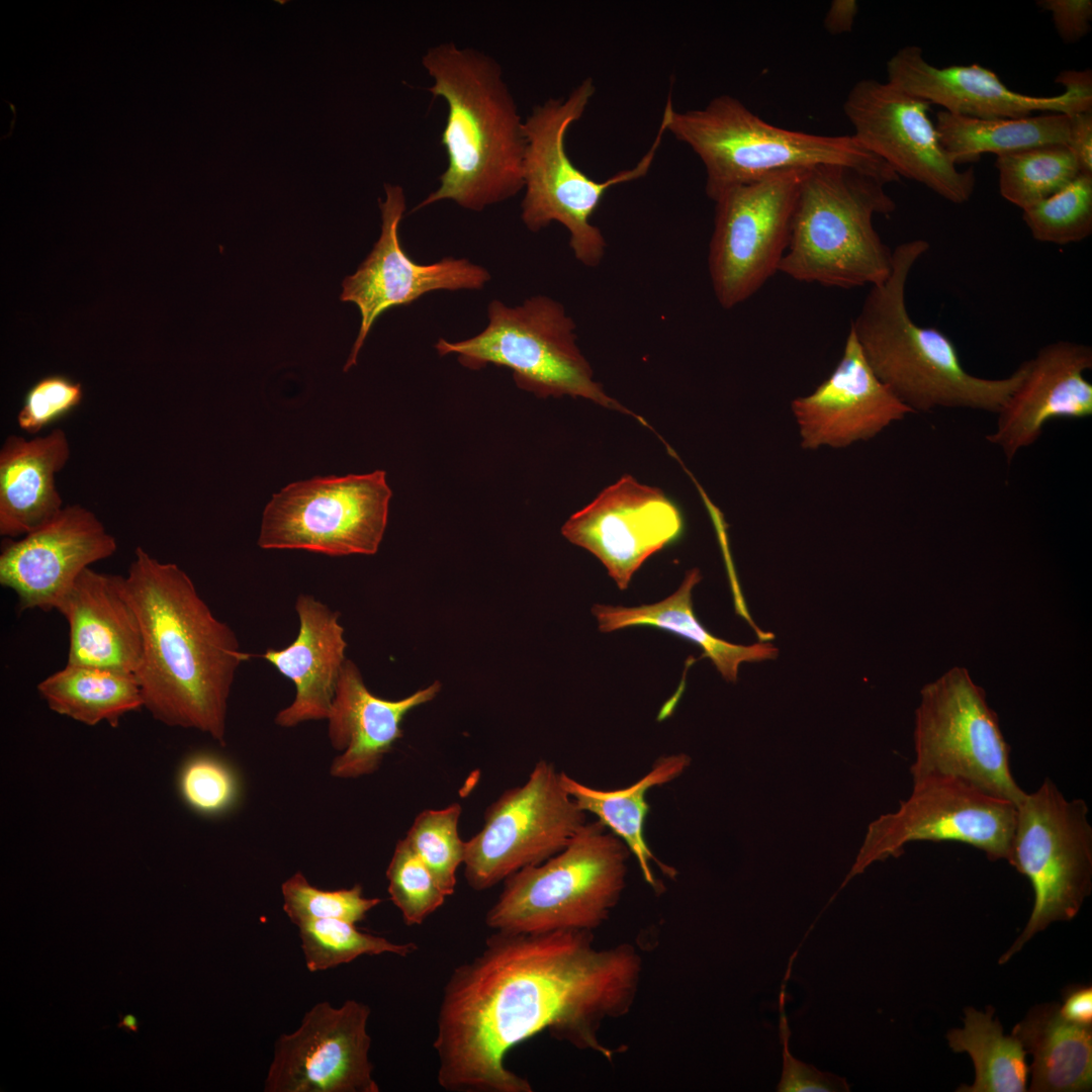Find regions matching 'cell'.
<instances>
[{
	"label": "cell",
	"instance_id": "74e56055",
	"mask_svg": "<svg viewBox=\"0 0 1092 1092\" xmlns=\"http://www.w3.org/2000/svg\"><path fill=\"white\" fill-rule=\"evenodd\" d=\"M283 910L296 926L320 919H340L353 924L365 919L381 899L367 898L361 885L325 891L312 886L296 872L281 885Z\"/></svg>",
	"mask_w": 1092,
	"mask_h": 1092
},
{
	"label": "cell",
	"instance_id": "4dcf8cb0",
	"mask_svg": "<svg viewBox=\"0 0 1092 1092\" xmlns=\"http://www.w3.org/2000/svg\"><path fill=\"white\" fill-rule=\"evenodd\" d=\"M934 124L942 148L958 166L978 162L988 153L999 157L1038 147H1068L1070 120L1057 112L982 119L940 110Z\"/></svg>",
	"mask_w": 1092,
	"mask_h": 1092
},
{
	"label": "cell",
	"instance_id": "7dc6e473",
	"mask_svg": "<svg viewBox=\"0 0 1092 1092\" xmlns=\"http://www.w3.org/2000/svg\"><path fill=\"white\" fill-rule=\"evenodd\" d=\"M116 1026L128 1030L130 1032H139L140 1022L133 1014H119V1021Z\"/></svg>",
	"mask_w": 1092,
	"mask_h": 1092
},
{
	"label": "cell",
	"instance_id": "1f68e13d",
	"mask_svg": "<svg viewBox=\"0 0 1092 1092\" xmlns=\"http://www.w3.org/2000/svg\"><path fill=\"white\" fill-rule=\"evenodd\" d=\"M37 691L49 708L80 723L116 727L126 713L144 707L133 673L68 664L42 679Z\"/></svg>",
	"mask_w": 1092,
	"mask_h": 1092
},
{
	"label": "cell",
	"instance_id": "b9f144b4",
	"mask_svg": "<svg viewBox=\"0 0 1092 1092\" xmlns=\"http://www.w3.org/2000/svg\"><path fill=\"white\" fill-rule=\"evenodd\" d=\"M785 993L780 997V1037L783 1043V1073L778 1085L779 1092H847L849 1085L844 1078L821 1072L812 1065L795 1059L789 1051L790 1028L784 1011Z\"/></svg>",
	"mask_w": 1092,
	"mask_h": 1092
},
{
	"label": "cell",
	"instance_id": "e0dca14e",
	"mask_svg": "<svg viewBox=\"0 0 1092 1092\" xmlns=\"http://www.w3.org/2000/svg\"><path fill=\"white\" fill-rule=\"evenodd\" d=\"M370 1007L349 999L313 1005L275 1042L265 1092H378L369 1059Z\"/></svg>",
	"mask_w": 1092,
	"mask_h": 1092
},
{
	"label": "cell",
	"instance_id": "9c48e42d",
	"mask_svg": "<svg viewBox=\"0 0 1092 1092\" xmlns=\"http://www.w3.org/2000/svg\"><path fill=\"white\" fill-rule=\"evenodd\" d=\"M487 315L486 328L472 338L439 339L438 354H455L471 370L488 364L507 367L518 387L540 397H581L635 416L595 380L577 345L575 324L561 303L545 295L531 296L517 306L492 300Z\"/></svg>",
	"mask_w": 1092,
	"mask_h": 1092
},
{
	"label": "cell",
	"instance_id": "f6af8a7d",
	"mask_svg": "<svg viewBox=\"0 0 1092 1092\" xmlns=\"http://www.w3.org/2000/svg\"><path fill=\"white\" fill-rule=\"evenodd\" d=\"M1059 1012L1066 1020L1078 1025L1092 1024V988L1076 987L1066 992Z\"/></svg>",
	"mask_w": 1092,
	"mask_h": 1092
},
{
	"label": "cell",
	"instance_id": "44dd1931",
	"mask_svg": "<svg viewBox=\"0 0 1092 1092\" xmlns=\"http://www.w3.org/2000/svg\"><path fill=\"white\" fill-rule=\"evenodd\" d=\"M116 549L115 538L93 512L66 506L38 529L5 544L0 583L16 594L21 611L59 612L81 572Z\"/></svg>",
	"mask_w": 1092,
	"mask_h": 1092
},
{
	"label": "cell",
	"instance_id": "836d02e7",
	"mask_svg": "<svg viewBox=\"0 0 1092 1092\" xmlns=\"http://www.w3.org/2000/svg\"><path fill=\"white\" fill-rule=\"evenodd\" d=\"M1001 196L1022 210L1052 196L1079 174L1067 146H1045L996 158Z\"/></svg>",
	"mask_w": 1092,
	"mask_h": 1092
},
{
	"label": "cell",
	"instance_id": "f35d334b",
	"mask_svg": "<svg viewBox=\"0 0 1092 1092\" xmlns=\"http://www.w3.org/2000/svg\"><path fill=\"white\" fill-rule=\"evenodd\" d=\"M386 878L390 899L408 926L422 924L447 897L405 838L395 845Z\"/></svg>",
	"mask_w": 1092,
	"mask_h": 1092
},
{
	"label": "cell",
	"instance_id": "5b68a950",
	"mask_svg": "<svg viewBox=\"0 0 1092 1092\" xmlns=\"http://www.w3.org/2000/svg\"><path fill=\"white\" fill-rule=\"evenodd\" d=\"M885 186L841 165L809 168L779 272L797 281L845 289L887 280L893 251L873 223L876 214L896 209Z\"/></svg>",
	"mask_w": 1092,
	"mask_h": 1092
},
{
	"label": "cell",
	"instance_id": "4316f807",
	"mask_svg": "<svg viewBox=\"0 0 1092 1092\" xmlns=\"http://www.w3.org/2000/svg\"><path fill=\"white\" fill-rule=\"evenodd\" d=\"M71 448L62 429L26 439L9 435L0 450V534L24 536L64 508L56 474L68 463Z\"/></svg>",
	"mask_w": 1092,
	"mask_h": 1092
},
{
	"label": "cell",
	"instance_id": "8fae6325",
	"mask_svg": "<svg viewBox=\"0 0 1092 1092\" xmlns=\"http://www.w3.org/2000/svg\"><path fill=\"white\" fill-rule=\"evenodd\" d=\"M913 782L948 777L1018 804L1025 792L1010 768V748L984 691L964 667L921 690L915 714Z\"/></svg>",
	"mask_w": 1092,
	"mask_h": 1092
},
{
	"label": "cell",
	"instance_id": "d6986e66",
	"mask_svg": "<svg viewBox=\"0 0 1092 1092\" xmlns=\"http://www.w3.org/2000/svg\"><path fill=\"white\" fill-rule=\"evenodd\" d=\"M385 200H379L381 234L372 251L357 271L347 276L340 296L355 303L361 324L350 356L344 366L348 371L357 362L371 328L386 310L408 305L436 290H478L490 280L488 271L467 259L445 257L432 264L415 262L402 249L398 226L405 210L403 189L385 184Z\"/></svg>",
	"mask_w": 1092,
	"mask_h": 1092
},
{
	"label": "cell",
	"instance_id": "e575fe53",
	"mask_svg": "<svg viewBox=\"0 0 1092 1092\" xmlns=\"http://www.w3.org/2000/svg\"><path fill=\"white\" fill-rule=\"evenodd\" d=\"M307 970L311 973L348 964L361 956L391 953L407 957L418 950L414 942L397 943L358 930L340 919H320L297 926Z\"/></svg>",
	"mask_w": 1092,
	"mask_h": 1092
},
{
	"label": "cell",
	"instance_id": "ba28073f",
	"mask_svg": "<svg viewBox=\"0 0 1092 1092\" xmlns=\"http://www.w3.org/2000/svg\"><path fill=\"white\" fill-rule=\"evenodd\" d=\"M595 90L593 79L585 78L566 98H549L524 120L523 223L533 233L553 221L561 223L569 232L574 257L587 267L598 266L605 255V238L592 222L603 197L610 188L648 173L666 132L661 121L648 152L633 168L604 181L594 180L571 161L565 138L571 124L582 117Z\"/></svg>",
	"mask_w": 1092,
	"mask_h": 1092
},
{
	"label": "cell",
	"instance_id": "8d00e7d4",
	"mask_svg": "<svg viewBox=\"0 0 1092 1092\" xmlns=\"http://www.w3.org/2000/svg\"><path fill=\"white\" fill-rule=\"evenodd\" d=\"M461 812L458 803L438 810H424L415 818L404 837L447 897L455 891L456 872L464 860L465 841L458 833Z\"/></svg>",
	"mask_w": 1092,
	"mask_h": 1092
},
{
	"label": "cell",
	"instance_id": "9a60e30c",
	"mask_svg": "<svg viewBox=\"0 0 1092 1092\" xmlns=\"http://www.w3.org/2000/svg\"><path fill=\"white\" fill-rule=\"evenodd\" d=\"M1017 808L960 780L926 777L913 782L899 809L868 827L855 861L843 882L875 861L898 857L912 841H956L983 851L990 860H1007Z\"/></svg>",
	"mask_w": 1092,
	"mask_h": 1092
},
{
	"label": "cell",
	"instance_id": "d6a6232c",
	"mask_svg": "<svg viewBox=\"0 0 1092 1092\" xmlns=\"http://www.w3.org/2000/svg\"><path fill=\"white\" fill-rule=\"evenodd\" d=\"M993 1012L991 1007L985 1013L968 1007L964 1027L947 1033L950 1049L956 1053H968L975 1066L973 1085L962 1086L958 1091H1026V1052L1013 1034L1004 1035L999 1020H993Z\"/></svg>",
	"mask_w": 1092,
	"mask_h": 1092
},
{
	"label": "cell",
	"instance_id": "7a4b0ae2",
	"mask_svg": "<svg viewBox=\"0 0 1092 1092\" xmlns=\"http://www.w3.org/2000/svg\"><path fill=\"white\" fill-rule=\"evenodd\" d=\"M123 584L143 634L134 676L144 707L168 726L201 731L224 745L235 675L252 655L177 564L138 547Z\"/></svg>",
	"mask_w": 1092,
	"mask_h": 1092
},
{
	"label": "cell",
	"instance_id": "8992f818",
	"mask_svg": "<svg viewBox=\"0 0 1092 1092\" xmlns=\"http://www.w3.org/2000/svg\"><path fill=\"white\" fill-rule=\"evenodd\" d=\"M661 120L666 131L688 145L706 171L705 191L715 201L725 191L770 174L820 165H841L884 184L900 177L852 134L826 135L783 128L730 95L705 107L676 111L668 98Z\"/></svg>",
	"mask_w": 1092,
	"mask_h": 1092
},
{
	"label": "cell",
	"instance_id": "7402d4cb",
	"mask_svg": "<svg viewBox=\"0 0 1092 1092\" xmlns=\"http://www.w3.org/2000/svg\"><path fill=\"white\" fill-rule=\"evenodd\" d=\"M791 407L801 446L808 450L869 440L913 414L875 374L850 328L831 374Z\"/></svg>",
	"mask_w": 1092,
	"mask_h": 1092
},
{
	"label": "cell",
	"instance_id": "7bdbcfd3",
	"mask_svg": "<svg viewBox=\"0 0 1092 1092\" xmlns=\"http://www.w3.org/2000/svg\"><path fill=\"white\" fill-rule=\"evenodd\" d=\"M1036 5L1051 13L1058 35L1067 44L1079 41L1091 29V0H1038Z\"/></svg>",
	"mask_w": 1092,
	"mask_h": 1092
},
{
	"label": "cell",
	"instance_id": "cb8c5ba5",
	"mask_svg": "<svg viewBox=\"0 0 1092 1092\" xmlns=\"http://www.w3.org/2000/svg\"><path fill=\"white\" fill-rule=\"evenodd\" d=\"M440 690L436 680L403 699L385 700L367 689L357 665L347 659L327 718L330 742L340 752L330 766L331 776L357 779L376 771L402 736L406 714L432 701Z\"/></svg>",
	"mask_w": 1092,
	"mask_h": 1092
},
{
	"label": "cell",
	"instance_id": "f1b7e54d",
	"mask_svg": "<svg viewBox=\"0 0 1092 1092\" xmlns=\"http://www.w3.org/2000/svg\"><path fill=\"white\" fill-rule=\"evenodd\" d=\"M690 764L691 758L686 753L660 756L640 780L617 790L595 789L565 772H561V781L565 790L585 813L596 816L597 820L627 845L646 883L656 888L652 863H656L669 877H673L675 871L657 859L644 838V823L649 812L646 796L652 788L677 779Z\"/></svg>",
	"mask_w": 1092,
	"mask_h": 1092
},
{
	"label": "cell",
	"instance_id": "30bf717a",
	"mask_svg": "<svg viewBox=\"0 0 1092 1092\" xmlns=\"http://www.w3.org/2000/svg\"><path fill=\"white\" fill-rule=\"evenodd\" d=\"M1017 814L1007 861L1033 889L1029 920L1000 958L1006 963L1038 931L1054 921L1071 920L1092 887V826L1082 799L1068 800L1046 778L1016 805Z\"/></svg>",
	"mask_w": 1092,
	"mask_h": 1092
},
{
	"label": "cell",
	"instance_id": "603a6c76",
	"mask_svg": "<svg viewBox=\"0 0 1092 1092\" xmlns=\"http://www.w3.org/2000/svg\"><path fill=\"white\" fill-rule=\"evenodd\" d=\"M1024 362L1021 382L998 412L995 430L986 435L1007 463L1039 439L1048 422L1092 415V384L1085 377L1092 369L1091 346L1061 340Z\"/></svg>",
	"mask_w": 1092,
	"mask_h": 1092
},
{
	"label": "cell",
	"instance_id": "ffe728a7",
	"mask_svg": "<svg viewBox=\"0 0 1092 1092\" xmlns=\"http://www.w3.org/2000/svg\"><path fill=\"white\" fill-rule=\"evenodd\" d=\"M680 511L662 490L624 475L563 525L562 535L593 553L626 589L643 562L679 538Z\"/></svg>",
	"mask_w": 1092,
	"mask_h": 1092
},
{
	"label": "cell",
	"instance_id": "484cf974",
	"mask_svg": "<svg viewBox=\"0 0 1092 1092\" xmlns=\"http://www.w3.org/2000/svg\"><path fill=\"white\" fill-rule=\"evenodd\" d=\"M295 611L299 619L295 640L285 648H269L258 655L294 684L293 702L275 717V723L285 728L327 720L347 660V642L338 612L305 594L297 597Z\"/></svg>",
	"mask_w": 1092,
	"mask_h": 1092
},
{
	"label": "cell",
	"instance_id": "3957f363",
	"mask_svg": "<svg viewBox=\"0 0 1092 1092\" xmlns=\"http://www.w3.org/2000/svg\"><path fill=\"white\" fill-rule=\"evenodd\" d=\"M422 64L428 88L448 105L441 144L448 164L439 187L415 210L442 200L481 211L523 190L524 120L499 64L454 42L431 47Z\"/></svg>",
	"mask_w": 1092,
	"mask_h": 1092
},
{
	"label": "cell",
	"instance_id": "2e32d148",
	"mask_svg": "<svg viewBox=\"0 0 1092 1092\" xmlns=\"http://www.w3.org/2000/svg\"><path fill=\"white\" fill-rule=\"evenodd\" d=\"M930 106L888 82L861 79L848 92L843 112L857 142L899 177L949 202L965 203L975 191V172L961 171L950 161L929 118Z\"/></svg>",
	"mask_w": 1092,
	"mask_h": 1092
},
{
	"label": "cell",
	"instance_id": "83f0119b",
	"mask_svg": "<svg viewBox=\"0 0 1092 1092\" xmlns=\"http://www.w3.org/2000/svg\"><path fill=\"white\" fill-rule=\"evenodd\" d=\"M698 568L687 572L679 587L666 599L639 607L595 605L593 615L601 632L626 627L651 626L673 633L697 644L728 681L737 679L742 662L776 658L778 649L769 643L739 645L715 637L697 619L692 604L693 588L700 582Z\"/></svg>",
	"mask_w": 1092,
	"mask_h": 1092
},
{
	"label": "cell",
	"instance_id": "d590c367",
	"mask_svg": "<svg viewBox=\"0 0 1092 1092\" xmlns=\"http://www.w3.org/2000/svg\"><path fill=\"white\" fill-rule=\"evenodd\" d=\"M1032 238L1068 245L1092 234V174L1080 173L1062 190L1022 210Z\"/></svg>",
	"mask_w": 1092,
	"mask_h": 1092
},
{
	"label": "cell",
	"instance_id": "5bb4252c",
	"mask_svg": "<svg viewBox=\"0 0 1092 1092\" xmlns=\"http://www.w3.org/2000/svg\"><path fill=\"white\" fill-rule=\"evenodd\" d=\"M808 169L770 174L733 187L714 201L708 266L715 297L722 307L739 305L779 272Z\"/></svg>",
	"mask_w": 1092,
	"mask_h": 1092
},
{
	"label": "cell",
	"instance_id": "bcb514c9",
	"mask_svg": "<svg viewBox=\"0 0 1092 1092\" xmlns=\"http://www.w3.org/2000/svg\"><path fill=\"white\" fill-rule=\"evenodd\" d=\"M858 4L854 0H833L824 17V27L831 34L851 31Z\"/></svg>",
	"mask_w": 1092,
	"mask_h": 1092
},
{
	"label": "cell",
	"instance_id": "277c9868",
	"mask_svg": "<svg viewBox=\"0 0 1092 1092\" xmlns=\"http://www.w3.org/2000/svg\"><path fill=\"white\" fill-rule=\"evenodd\" d=\"M928 250L923 239L893 250L890 276L871 287L850 329L875 374L913 413L945 407L998 414L1021 382L1025 363L1003 378L973 375L944 333L911 318L906 285Z\"/></svg>",
	"mask_w": 1092,
	"mask_h": 1092
},
{
	"label": "cell",
	"instance_id": "f546056e",
	"mask_svg": "<svg viewBox=\"0 0 1092 1092\" xmlns=\"http://www.w3.org/2000/svg\"><path fill=\"white\" fill-rule=\"evenodd\" d=\"M1012 1034L1033 1057L1030 1091H1088L1092 1084V1028L1063 1018L1058 1004L1032 1008Z\"/></svg>",
	"mask_w": 1092,
	"mask_h": 1092
},
{
	"label": "cell",
	"instance_id": "4fadbf2b",
	"mask_svg": "<svg viewBox=\"0 0 1092 1092\" xmlns=\"http://www.w3.org/2000/svg\"><path fill=\"white\" fill-rule=\"evenodd\" d=\"M553 763L538 761L528 780L485 810L482 828L465 841L464 877L476 891L560 852L587 823Z\"/></svg>",
	"mask_w": 1092,
	"mask_h": 1092
},
{
	"label": "cell",
	"instance_id": "ab89813d",
	"mask_svg": "<svg viewBox=\"0 0 1092 1092\" xmlns=\"http://www.w3.org/2000/svg\"><path fill=\"white\" fill-rule=\"evenodd\" d=\"M178 786L184 802L203 815L230 810L240 796V784L231 766L218 757L200 753L182 766Z\"/></svg>",
	"mask_w": 1092,
	"mask_h": 1092
},
{
	"label": "cell",
	"instance_id": "d4e9b609",
	"mask_svg": "<svg viewBox=\"0 0 1092 1092\" xmlns=\"http://www.w3.org/2000/svg\"><path fill=\"white\" fill-rule=\"evenodd\" d=\"M124 576L81 572L59 613L68 621V664L133 673L140 666L143 634L124 590Z\"/></svg>",
	"mask_w": 1092,
	"mask_h": 1092
},
{
	"label": "cell",
	"instance_id": "ac0fdd59",
	"mask_svg": "<svg viewBox=\"0 0 1092 1092\" xmlns=\"http://www.w3.org/2000/svg\"><path fill=\"white\" fill-rule=\"evenodd\" d=\"M886 69L888 83L956 115L982 119L1020 118L1035 111L1071 115L1092 109L1090 69L1063 70L1055 82L1065 90L1054 96H1031L1012 91L995 72L978 64L936 67L915 44L898 50L887 62Z\"/></svg>",
	"mask_w": 1092,
	"mask_h": 1092
},
{
	"label": "cell",
	"instance_id": "52a82bcc",
	"mask_svg": "<svg viewBox=\"0 0 1092 1092\" xmlns=\"http://www.w3.org/2000/svg\"><path fill=\"white\" fill-rule=\"evenodd\" d=\"M631 855L599 820L587 822L560 852L508 877L485 924L508 933L592 932L619 903Z\"/></svg>",
	"mask_w": 1092,
	"mask_h": 1092
},
{
	"label": "cell",
	"instance_id": "6da1fadb",
	"mask_svg": "<svg viewBox=\"0 0 1092 1092\" xmlns=\"http://www.w3.org/2000/svg\"><path fill=\"white\" fill-rule=\"evenodd\" d=\"M642 961L629 943L594 944L592 932L495 931L456 967L443 990L433 1046L437 1081L450 1092H531L506 1067L519 1043L544 1030L611 1059L598 1036L631 1009Z\"/></svg>",
	"mask_w": 1092,
	"mask_h": 1092
},
{
	"label": "cell",
	"instance_id": "7c38bea8",
	"mask_svg": "<svg viewBox=\"0 0 1092 1092\" xmlns=\"http://www.w3.org/2000/svg\"><path fill=\"white\" fill-rule=\"evenodd\" d=\"M391 495L383 470L290 483L266 505L258 545L331 556L374 554Z\"/></svg>",
	"mask_w": 1092,
	"mask_h": 1092
},
{
	"label": "cell",
	"instance_id": "60d3db41",
	"mask_svg": "<svg viewBox=\"0 0 1092 1092\" xmlns=\"http://www.w3.org/2000/svg\"><path fill=\"white\" fill-rule=\"evenodd\" d=\"M83 394L82 384L68 376H44L27 390L17 424L24 432L37 434L77 407Z\"/></svg>",
	"mask_w": 1092,
	"mask_h": 1092
},
{
	"label": "cell",
	"instance_id": "ee69618b",
	"mask_svg": "<svg viewBox=\"0 0 1092 1092\" xmlns=\"http://www.w3.org/2000/svg\"><path fill=\"white\" fill-rule=\"evenodd\" d=\"M1068 148L1074 155L1080 173L1092 174V109L1069 115Z\"/></svg>",
	"mask_w": 1092,
	"mask_h": 1092
}]
</instances>
